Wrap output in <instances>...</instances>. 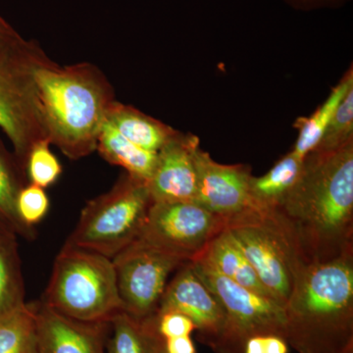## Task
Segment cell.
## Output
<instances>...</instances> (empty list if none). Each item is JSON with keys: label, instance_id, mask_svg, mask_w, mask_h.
Masks as SVG:
<instances>
[{"label": "cell", "instance_id": "obj_1", "mask_svg": "<svg viewBox=\"0 0 353 353\" xmlns=\"http://www.w3.org/2000/svg\"><path fill=\"white\" fill-rule=\"evenodd\" d=\"M276 209L309 263L353 252V141L306 155L299 180Z\"/></svg>", "mask_w": 353, "mask_h": 353}, {"label": "cell", "instance_id": "obj_2", "mask_svg": "<svg viewBox=\"0 0 353 353\" xmlns=\"http://www.w3.org/2000/svg\"><path fill=\"white\" fill-rule=\"evenodd\" d=\"M34 79L50 145L71 160L94 152L116 101L103 72L90 62L60 66L48 58L36 67Z\"/></svg>", "mask_w": 353, "mask_h": 353}, {"label": "cell", "instance_id": "obj_3", "mask_svg": "<svg viewBox=\"0 0 353 353\" xmlns=\"http://www.w3.org/2000/svg\"><path fill=\"white\" fill-rule=\"evenodd\" d=\"M285 340L299 353H353V252L309 264L284 306Z\"/></svg>", "mask_w": 353, "mask_h": 353}, {"label": "cell", "instance_id": "obj_4", "mask_svg": "<svg viewBox=\"0 0 353 353\" xmlns=\"http://www.w3.org/2000/svg\"><path fill=\"white\" fill-rule=\"evenodd\" d=\"M236 241L274 301L285 305L299 275L308 266L296 234L277 209L250 206L225 218Z\"/></svg>", "mask_w": 353, "mask_h": 353}, {"label": "cell", "instance_id": "obj_5", "mask_svg": "<svg viewBox=\"0 0 353 353\" xmlns=\"http://www.w3.org/2000/svg\"><path fill=\"white\" fill-rule=\"evenodd\" d=\"M41 303L78 321L110 322L123 311L112 259L65 243Z\"/></svg>", "mask_w": 353, "mask_h": 353}, {"label": "cell", "instance_id": "obj_6", "mask_svg": "<svg viewBox=\"0 0 353 353\" xmlns=\"http://www.w3.org/2000/svg\"><path fill=\"white\" fill-rule=\"evenodd\" d=\"M152 203L148 183L125 172L88 202L66 243L113 259L138 240Z\"/></svg>", "mask_w": 353, "mask_h": 353}, {"label": "cell", "instance_id": "obj_7", "mask_svg": "<svg viewBox=\"0 0 353 353\" xmlns=\"http://www.w3.org/2000/svg\"><path fill=\"white\" fill-rule=\"evenodd\" d=\"M48 58L36 41L0 58V128L24 172L32 146L48 139L34 79V69Z\"/></svg>", "mask_w": 353, "mask_h": 353}, {"label": "cell", "instance_id": "obj_8", "mask_svg": "<svg viewBox=\"0 0 353 353\" xmlns=\"http://www.w3.org/2000/svg\"><path fill=\"white\" fill-rule=\"evenodd\" d=\"M190 263L224 307V326L211 347L213 352L243 353L245 341L256 334H275L285 339L284 307L277 301L241 287L201 261Z\"/></svg>", "mask_w": 353, "mask_h": 353}, {"label": "cell", "instance_id": "obj_9", "mask_svg": "<svg viewBox=\"0 0 353 353\" xmlns=\"http://www.w3.org/2000/svg\"><path fill=\"white\" fill-rule=\"evenodd\" d=\"M225 218L196 201L153 202L138 240L185 262L196 260L224 229Z\"/></svg>", "mask_w": 353, "mask_h": 353}, {"label": "cell", "instance_id": "obj_10", "mask_svg": "<svg viewBox=\"0 0 353 353\" xmlns=\"http://www.w3.org/2000/svg\"><path fill=\"white\" fill-rule=\"evenodd\" d=\"M112 261L123 311L138 319L157 314L171 274L187 263L139 240Z\"/></svg>", "mask_w": 353, "mask_h": 353}, {"label": "cell", "instance_id": "obj_11", "mask_svg": "<svg viewBox=\"0 0 353 353\" xmlns=\"http://www.w3.org/2000/svg\"><path fill=\"white\" fill-rule=\"evenodd\" d=\"M166 310L188 316L196 325L199 341L210 348L224 326V307L196 275L190 262L181 266L167 284L157 311Z\"/></svg>", "mask_w": 353, "mask_h": 353}, {"label": "cell", "instance_id": "obj_12", "mask_svg": "<svg viewBox=\"0 0 353 353\" xmlns=\"http://www.w3.org/2000/svg\"><path fill=\"white\" fill-rule=\"evenodd\" d=\"M196 202L213 214L228 218L252 206L250 180L252 170L243 164H221L201 148L196 155Z\"/></svg>", "mask_w": 353, "mask_h": 353}, {"label": "cell", "instance_id": "obj_13", "mask_svg": "<svg viewBox=\"0 0 353 353\" xmlns=\"http://www.w3.org/2000/svg\"><path fill=\"white\" fill-rule=\"evenodd\" d=\"M199 139L176 132L159 152L152 178L148 181L153 202L196 201V155Z\"/></svg>", "mask_w": 353, "mask_h": 353}, {"label": "cell", "instance_id": "obj_14", "mask_svg": "<svg viewBox=\"0 0 353 353\" xmlns=\"http://www.w3.org/2000/svg\"><path fill=\"white\" fill-rule=\"evenodd\" d=\"M34 306L39 353H104L109 323L78 321L41 301Z\"/></svg>", "mask_w": 353, "mask_h": 353}, {"label": "cell", "instance_id": "obj_15", "mask_svg": "<svg viewBox=\"0 0 353 353\" xmlns=\"http://www.w3.org/2000/svg\"><path fill=\"white\" fill-rule=\"evenodd\" d=\"M194 261L208 265L241 287L273 299L252 264L226 230L223 229Z\"/></svg>", "mask_w": 353, "mask_h": 353}, {"label": "cell", "instance_id": "obj_16", "mask_svg": "<svg viewBox=\"0 0 353 353\" xmlns=\"http://www.w3.org/2000/svg\"><path fill=\"white\" fill-rule=\"evenodd\" d=\"M105 123L134 145L153 152H159L178 132L139 109L117 101L109 108Z\"/></svg>", "mask_w": 353, "mask_h": 353}, {"label": "cell", "instance_id": "obj_17", "mask_svg": "<svg viewBox=\"0 0 353 353\" xmlns=\"http://www.w3.org/2000/svg\"><path fill=\"white\" fill-rule=\"evenodd\" d=\"M108 327V353H164V340L158 334L154 316L138 319L121 311Z\"/></svg>", "mask_w": 353, "mask_h": 353}, {"label": "cell", "instance_id": "obj_18", "mask_svg": "<svg viewBox=\"0 0 353 353\" xmlns=\"http://www.w3.org/2000/svg\"><path fill=\"white\" fill-rule=\"evenodd\" d=\"M303 168V159L290 150L265 175L252 176L248 187L252 205L260 208H278L299 180Z\"/></svg>", "mask_w": 353, "mask_h": 353}, {"label": "cell", "instance_id": "obj_19", "mask_svg": "<svg viewBox=\"0 0 353 353\" xmlns=\"http://www.w3.org/2000/svg\"><path fill=\"white\" fill-rule=\"evenodd\" d=\"M97 150L108 163L122 167L127 173L148 183L152 178L157 152L134 145L108 123L104 122L99 132Z\"/></svg>", "mask_w": 353, "mask_h": 353}, {"label": "cell", "instance_id": "obj_20", "mask_svg": "<svg viewBox=\"0 0 353 353\" xmlns=\"http://www.w3.org/2000/svg\"><path fill=\"white\" fill-rule=\"evenodd\" d=\"M352 88H353V71L352 67H350L338 85L332 88L326 101L323 102L314 112L308 117L299 118L294 122V126L299 130V136L292 152L296 157L304 159L306 155L315 150L322 138L323 132L333 118L336 108Z\"/></svg>", "mask_w": 353, "mask_h": 353}, {"label": "cell", "instance_id": "obj_21", "mask_svg": "<svg viewBox=\"0 0 353 353\" xmlns=\"http://www.w3.org/2000/svg\"><path fill=\"white\" fill-rule=\"evenodd\" d=\"M27 183V176L15 155L7 150L0 139V220L17 236L34 240V228L26 226L16 210L18 194Z\"/></svg>", "mask_w": 353, "mask_h": 353}, {"label": "cell", "instance_id": "obj_22", "mask_svg": "<svg viewBox=\"0 0 353 353\" xmlns=\"http://www.w3.org/2000/svg\"><path fill=\"white\" fill-rule=\"evenodd\" d=\"M0 353H39L34 303L0 316Z\"/></svg>", "mask_w": 353, "mask_h": 353}, {"label": "cell", "instance_id": "obj_23", "mask_svg": "<svg viewBox=\"0 0 353 353\" xmlns=\"http://www.w3.org/2000/svg\"><path fill=\"white\" fill-rule=\"evenodd\" d=\"M25 294L17 240H0V316L25 304Z\"/></svg>", "mask_w": 353, "mask_h": 353}, {"label": "cell", "instance_id": "obj_24", "mask_svg": "<svg viewBox=\"0 0 353 353\" xmlns=\"http://www.w3.org/2000/svg\"><path fill=\"white\" fill-rule=\"evenodd\" d=\"M48 139L39 141L32 146L25 164L28 183L38 187H50L57 183L62 174V165L57 155L50 150Z\"/></svg>", "mask_w": 353, "mask_h": 353}, {"label": "cell", "instance_id": "obj_25", "mask_svg": "<svg viewBox=\"0 0 353 353\" xmlns=\"http://www.w3.org/2000/svg\"><path fill=\"white\" fill-rule=\"evenodd\" d=\"M350 141H353V88L336 108L312 152H333Z\"/></svg>", "mask_w": 353, "mask_h": 353}, {"label": "cell", "instance_id": "obj_26", "mask_svg": "<svg viewBox=\"0 0 353 353\" xmlns=\"http://www.w3.org/2000/svg\"><path fill=\"white\" fill-rule=\"evenodd\" d=\"M50 205L46 190L32 183H27L20 190L16 201V210L20 220L30 228H34L46 217Z\"/></svg>", "mask_w": 353, "mask_h": 353}, {"label": "cell", "instance_id": "obj_27", "mask_svg": "<svg viewBox=\"0 0 353 353\" xmlns=\"http://www.w3.org/2000/svg\"><path fill=\"white\" fill-rule=\"evenodd\" d=\"M154 320L158 334L164 341L167 339L190 336L196 331L194 322L178 311H157Z\"/></svg>", "mask_w": 353, "mask_h": 353}, {"label": "cell", "instance_id": "obj_28", "mask_svg": "<svg viewBox=\"0 0 353 353\" xmlns=\"http://www.w3.org/2000/svg\"><path fill=\"white\" fill-rule=\"evenodd\" d=\"M284 336L275 334H256L245 341L243 353H289Z\"/></svg>", "mask_w": 353, "mask_h": 353}, {"label": "cell", "instance_id": "obj_29", "mask_svg": "<svg viewBox=\"0 0 353 353\" xmlns=\"http://www.w3.org/2000/svg\"><path fill=\"white\" fill-rule=\"evenodd\" d=\"M32 43L34 41H27L21 37L16 30L0 16V58L27 50Z\"/></svg>", "mask_w": 353, "mask_h": 353}, {"label": "cell", "instance_id": "obj_30", "mask_svg": "<svg viewBox=\"0 0 353 353\" xmlns=\"http://www.w3.org/2000/svg\"><path fill=\"white\" fill-rule=\"evenodd\" d=\"M164 353H196V347L192 336L167 339L164 341Z\"/></svg>", "mask_w": 353, "mask_h": 353}, {"label": "cell", "instance_id": "obj_31", "mask_svg": "<svg viewBox=\"0 0 353 353\" xmlns=\"http://www.w3.org/2000/svg\"><path fill=\"white\" fill-rule=\"evenodd\" d=\"M290 4L301 9H314L320 7L334 6L347 0H285Z\"/></svg>", "mask_w": 353, "mask_h": 353}, {"label": "cell", "instance_id": "obj_32", "mask_svg": "<svg viewBox=\"0 0 353 353\" xmlns=\"http://www.w3.org/2000/svg\"><path fill=\"white\" fill-rule=\"evenodd\" d=\"M0 240H17V234L0 220Z\"/></svg>", "mask_w": 353, "mask_h": 353}]
</instances>
